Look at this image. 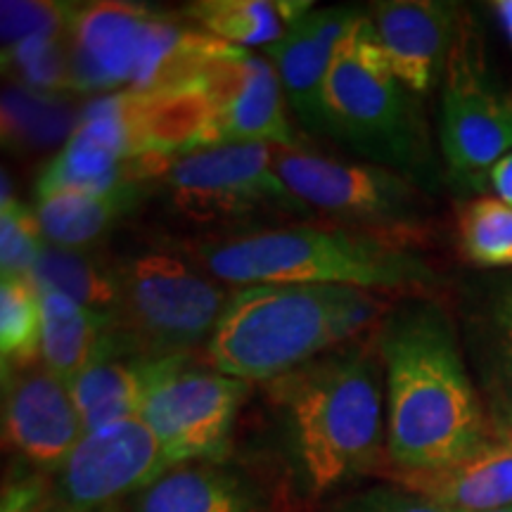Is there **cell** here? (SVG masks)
<instances>
[{
    "label": "cell",
    "mask_w": 512,
    "mask_h": 512,
    "mask_svg": "<svg viewBox=\"0 0 512 512\" xmlns=\"http://www.w3.org/2000/svg\"><path fill=\"white\" fill-rule=\"evenodd\" d=\"M387 373V453L427 470L491 444V422L467 370L456 320L432 299L394 304L375 335Z\"/></svg>",
    "instance_id": "6da1fadb"
},
{
    "label": "cell",
    "mask_w": 512,
    "mask_h": 512,
    "mask_svg": "<svg viewBox=\"0 0 512 512\" xmlns=\"http://www.w3.org/2000/svg\"><path fill=\"white\" fill-rule=\"evenodd\" d=\"M380 356V354H377ZM363 347H337L268 382L283 408L294 453L313 496L375 470L382 451L380 361Z\"/></svg>",
    "instance_id": "7a4b0ae2"
},
{
    "label": "cell",
    "mask_w": 512,
    "mask_h": 512,
    "mask_svg": "<svg viewBox=\"0 0 512 512\" xmlns=\"http://www.w3.org/2000/svg\"><path fill=\"white\" fill-rule=\"evenodd\" d=\"M197 259L219 283L349 285L373 292L415 290L432 271L406 245L332 226H287L204 242Z\"/></svg>",
    "instance_id": "3957f363"
},
{
    "label": "cell",
    "mask_w": 512,
    "mask_h": 512,
    "mask_svg": "<svg viewBox=\"0 0 512 512\" xmlns=\"http://www.w3.org/2000/svg\"><path fill=\"white\" fill-rule=\"evenodd\" d=\"M349 285L259 283L230 294L204 366L242 382H273L337 349L335 316Z\"/></svg>",
    "instance_id": "277c9868"
},
{
    "label": "cell",
    "mask_w": 512,
    "mask_h": 512,
    "mask_svg": "<svg viewBox=\"0 0 512 512\" xmlns=\"http://www.w3.org/2000/svg\"><path fill=\"white\" fill-rule=\"evenodd\" d=\"M413 95L389 67L370 17L361 15L325 83V133L373 164L415 176L427 143Z\"/></svg>",
    "instance_id": "5b68a950"
},
{
    "label": "cell",
    "mask_w": 512,
    "mask_h": 512,
    "mask_svg": "<svg viewBox=\"0 0 512 512\" xmlns=\"http://www.w3.org/2000/svg\"><path fill=\"white\" fill-rule=\"evenodd\" d=\"M114 268L119 297L112 316L121 354L169 361L207 347L230 299L216 280L162 252H143Z\"/></svg>",
    "instance_id": "8992f818"
},
{
    "label": "cell",
    "mask_w": 512,
    "mask_h": 512,
    "mask_svg": "<svg viewBox=\"0 0 512 512\" xmlns=\"http://www.w3.org/2000/svg\"><path fill=\"white\" fill-rule=\"evenodd\" d=\"M273 164L297 200L342 228L399 245L420 228V195L399 171L373 162H339L302 147H273Z\"/></svg>",
    "instance_id": "52a82bcc"
},
{
    "label": "cell",
    "mask_w": 512,
    "mask_h": 512,
    "mask_svg": "<svg viewBox=\"0 0 512 512\" xmlns=\"http://www.w3.org/2000/svg\"><path fill=\"white\" fill-rule=\"evenodd\" d=\"M157 181L174 209L197 223L309 211L275 171L271 145H223L164 157Z\"/></svg>",
    "instance_id": "ba28073f"
},
{
    "label": "cell",
    "mask_w": 512,
    "mask_h": 512,
    "mask_svg": "<svg viewBox=\"0 0 512 512\" xmlns=\"http://www.w3.org/2000/svg\"><path fill=\"white\" fill-rule=\"evenodd\" d=\"M441 150L458 176L494 169L512 152V88L491 72L475 24L463 17L441 83Z\"/></svg>",
    "instance_id": "9c48e42d"
},
{
    "label": "cell",
    "mask_w": 512,
    "mask_h": 512,
    "mask_svg": "<svg viewBox=\"0 0 512 512\" xmlns=\"http://www.w3.org/2000/svg\"><path fill=\"white\" fill-rule=\"evenodd\" d=\"M249 382L192 368L188 358L162 361L140 418L162 446L169 465L216 460L226 453Z\"/></svg>",
    "instance_id": "30bf717a"
},
{
    "label": "cell",
    "mask_w": 512,
    "mask_h": 512,
    "mask_svg": "<svg viewBox=\"0 0 512 512\" xmlns=\"http://www.w3.org/2000/svg\"><path fill=\"white\" fill-rule=\"evenodd\" d=\"M169 467L143 418L102 427L88 432L43 486V512H105L131 501Z\"/></svg>",
    "instance_id": "8fae6325"
},
{
    "label": "cell",
    "mask_w": 512,
    "mask_h": 512,
    "mask_svg": "<svg viewBox=\"0 0 512 512\" xmlns=\"http://www.w3.org/2000/svg\"><path fill=\"white\" fill-rule=\"evenodd\" d=\"M197 86L207 100V119L185 152L223 145L299 147L283 86L266 57L228 46Z\"/></svg>",
    "instance_id": "7c38bea8"
},
{
    "label": "cell",
    "mask_w": 512,
    "mask_h": 512,
    "mask_svg": "<svg viewBox=\"0 0 512 512\" xmlns=\"http://www.w3.org/2000/svg\"><path fill=\"white\" fill-rule=\"evenodd\" d=\"M204 119L207 100L195 83L174 91L100 95L81 107L74 133L131 162L155 155H183Z\"/></svg>",
    "instance_id": "4fadbf2b"
},
{
    "label": "cell",
    "mask_w": 512,
    "mask_h": 512,
    "mask_svg": "<svg viewBox=\"0 0 512 512\" xmlns=\"http://www.w3.org/2000/svg\"><path fill=\"white\" fill-rule=\"evenodd\" d=\"M83 437L69 382L43 363L3 373V441L12 453L38 470L57 472Z\"/></svg>",
    "instance_id": "5bb4252c"
},
{
    "label": "cell",
    "mask_w": 512,
    "mask_h": 512,
    "mask_svg": "<svg viewBox=\"0 0 512 512\" xmlns=\"http://www.w3.org/2000/svg\"><path fill=\"white\" fill-rule=\"evenodd\" d=\"M157 10L133 3L81 5L69 29L74 91H133Z\"/></svg>",
    "instance_id": "9a60e30c"
},
{
    "label": "cell",
    "mask_w": 512,
    "mask_h": 512,
    "mask_svg": "<svg viewBox=\"0 0 512 512\" xmlns=\"http://www.w3.org/2000/svg\"><path fill=\"white\" fill-rule=\"evenodd\" d=\"M465 361L498 437L512 432V271L486 275L463 294Z\"/></svg>",
    "instance_id": "2e32d148"
},
{
    "label": "cell",
    "mask_w": 512,
    "mask_h": 512,
    "mask_svg": "<svg viewBox=\"0 0 512 512\" xmlns=\"http://www.w3.org/2000/svg\"><path fill=\"white\" fill-rule=\"evenodd\" d=\"M382 53L403 86L415 95L444 79L465 12L439 0H389L368 12Z\"/></svg>",
    "instance_id": "e0dca14e"
},
{
    "label": "cell",
    "mask_w": 512,
    "mask_h": 512,
    "mask_svg": "<svg viewBox=\"0 0 512 512\" xmlns=\"http://www.w3.org/2000/svg\"><path fill=\"white\" fill-rule=\"evenodd\" d=\"M361 15L354 8H309L287 24L278 43L264 48L287 105L313 131H325V83L339 46Z\"/></svg>",
    "instance_id": "ac0fdd59"
},
{
    "label": "cell",
    "mask_w": 512,
    "mask_h": 512,
    "mask_svg": "<svg viewBox=\"0 0 512 512\" xmlns=\"http://www.w3.org/2000/svg\"><path fill=\"white\" fill-rule=\"evenodd\" d=\"M275 496L256 472L216 460L171 465L128 501V512H275Z\"/></svg>",
    "instance_id": "d6986e66"
},
{
    "label": "cell",
    "mask_w": 512,
    "mask_h": 512,
    "mask_svg": "<svg viewBox=\"0 0 512 512\" xmlns=\"http://www.w3.org/2000/svg\"><path fill=\"white\" fill-rule=\"evenodd\" d=\"M401 489L458 512H494L512 505V446L491 441L470 456L427 470L389 467Z\"/></svg>",
    "instance_id": "ffe728a7"
},
{
    "label": "cell",
    "mask_w": 512,
    "mask_h": 512,
    "mask_svg": "<svg viewBox=\"0 0 512 512\" xmlns=\"http://www.w3.org/2000/svg\"><path fill=\"white\" fill-rule=\"evenodd\" d=\"M114 354H121V347L112 313L86 309L62 294H43L41 363L50 373L72 382L93 363Z\"/></svg>",
    "instance_id": "44dd1931"
},
{
    "label": "cell",
    "mask_w": 512,
    "mask_h": 512,
    "mask_svg": "<svg viewBox=\"0 0 512 512\" xmlns=\"http://www.w3.org/2000/svg\"><path fill=\"white\" fill-rule=\"evenodd\" d=\"M159 366L162 361L114 354L76 375L69 382V389H72L86 434L140 418Z\"/></svg>",
    "instance_id": "7402d4cb"
},
{
    "label": "cell",
    "mask_w": 512,
    "mask_h": 512,
    "mask_svg": "<svg viewBox=\"0 0 512 512\" xmlns=\"http://www.w3.org/2000/svg\"><path fill=\"white\" fill-rule=\"evenodd\" d=\"M150 183L128 181L102 195L53 192L36 197V219L48 245L88 249L143 202Z\"/></svg>",
    "instance_id": "603a6c76"
},
{
    "label": "cell",
    "mask_w": 512,
    "mask_h": 512,
    "mask_svg": "<svg viewBox=\"0 0 512 512\" xmlns=\"http://www.w3.org/2000/svg\"><path fill=\"white\" fill-rule=\"evenodd\" d=\"M81 110L67 95L41 93L8 83L0 100V128L5 150L15 155H38L67 145L79 126Z\"/></svg>",
    "instance_id": "cb8c5ba5"
},
{
    "label": "cell",
    "mask_w": 512,
    "mask_h": 512,
    "mask_svg": "<svg viewBox=\"0 0 512 512\" xmlns=\"http://www.w3.org/2000/svg\"><path fill=\"white\" fill-rule=\"evenodd\" d=\"M29 278L41 294H62L86 309L112 313L117 306V268L105 266L86 249H64L46 242Z\"/></svg>",
    "instance_id": "d4e9b609"
},
{
    "label": "cell",
    "mask_w": 512,
    "mask_h": 512,
    "mask_svg": "<svg viewBox=\"0 0 512 512\" xmlns=\"http://www.w3.org/2000/svg\"><path fill=\"white\" fill-rule=\"evenodd\" d=\"M183 15L204 34L242 50L273 46L287 31L283 5L268 0H200Z\"/></svg>",
    "instance_id": "484cf974"
},
{
    "label": "cell",
    "mask_w": 512,
    "mask_h": 512,
    "mask_svg": "<svg viewBox=\"0 0 512 512\" xmlns=\"http://www.w3.org/2000/svg\"><path fill=\"white\" fill-rule=\"evenodd\" d=\"M43 294L31 278L0 283V356L3 373L34 366L41 358Z\"/></svg>",
    "instance_id": "4316f807"
},
{
    "label": "cell",
    "mask_w": 512,
    "mask_h": 512,
    "mask_svg": "<svg viewBox=\"0 0 512 512\" xmlns=\"http://www.w3.org/2000/svg\"><path fill=\"white\" fill-rule=\"evenodd\" d=\"M458 245L482 268H512V207L501 197H477L458 209Z\"/></svg>",
    "instance_id": "83f0119b"
},
{
    "label": "cell",
    "mask_w": 512,
    "mask_h": 512,
    "mask_svg": "<svg viewBox=\"0 0 512 512\" xmlns=\"http://www.w3.org/2000/svg\"><path fill=\"white\" fill-rule=\"evenodd\" d=\"M3 72L15 86L41 93L74 91L69 34L31 36L12 48H3Z\"/></svg>",
    "instance_id": "f1b7e54d"
},
{
    "label": "cell",
    "mask_w": 512,
    "mask_h": 512,
    "mask_svg": "<svg viewBox=\"0 0 512 512\" xmlns=\"http://www.w3.org/2000/svg\"><path fill=\"white\" fill-rule=\"evenodd\" d=\"M46 247L36 211L3 192L0 200V273L3 278H29Z\"/></svg>",
    "instance_id": "f546056e"
},
{
    "label": "cell",
    "mask_w": 512,
    "mask_h": 512,
    "mask_svg": "<svg viewBox=\"0 0 512 512\" xmlns=\"http://www.w3.org/2000/svg\"><path fill=\"white\" fill-rule=\"evenodd\" d=\"M81 5L53 0H3L0 5V38L12 48L31 36H64Z\"/></svg>",
    "instance_id": "4dcf8cb0"
},
{
    "label": "cell",
    "mask_w": 512,
    "mask_h": 512,
    "mask_svg": "<svg viewBox=\"0 0 512 512\" xmlns=\"http://www.w3.org/2000/svg\"><path fill=\"white\" fill-rule=\"evenodd\" d=\"M330 512H458L444 505L422 498L413 491L401 489V486H373V489L361 491L344 498Z\"/></svg>",
    "instance_id": "1f68e13d"
},
{
    "label": "cell",
    "mask_w": 512,
    "mask_h": 512,
    "mask_svg": "<svg viewBox=\"0 0 512 512\" xmlns=\"http://www.w3.org/2000/svg\"><path fill=\"white\" fill-rule=\"evenodd\" d=\"M0 512H43V486L34 482L8 484Z\"/></svg>",
    "instance_id": "d6a6232c"
},
{
    "label": "cell",
    "mask_w": 512,
    "mask_h": 512,
    "mask_svg": "<svg viewBox=\"0 0 512 512\" xmlns=\"http://www.w3.org/2000/svg\"><path fill=\"white\" fill-rule=\"evenodd\" d=\"M491 183H494V188L498 192V197L505 204H510L512 207V152L510 155H505L501 162H498L494 169H491Z\"/></svg>",
    "instance_id": "836d02e7"
},
{
    "label": "cell",
    "mask_w": 512,
    "mask_h": 512,
    "mask_svg": "<svg viewBox=\"0 0 512 512\" xmlns=\"http://www.w3.org/2000/svg\"><path fill=\"white\" fill-rule=\"evenodd\" d=\"M494 10L512 48V0H498V3H494Z\"/></svg>",
    "instance_id": "e575fe53"
},
{
    "label": "cell",
    "mask_w": 512,
    "mask_h": 512,
    "mask_svg": "<svg viewBox=\"0 0 512 512\" xmlns=\"http://www.w3.org/2000/svg\"><path fill=\"white\" fill-rule=\"evenodd\" d=\"M501 441H505V444H510V446H512V432H508V434H505V437H503Z\"/></svg>",
    "instance_id": "d590c367"
},
{
    "label": "cell",
    "mask_w": 512,
    "mask_h": 512,
    "mask_svg": "<svg viewBox=\"0 0 512 512\" xmlns=\"http://www.w3.org/2000/svg\"><path fill=\"white\" fill-rule=\"evenodd\" d=\"M494 512H512V505H508V508H501V510H494Z\"/></svg>",
    "instance_id": "8d00e7d4"
},
{
    "label": "cell",
    "mask_w": 512,
    "mask_h": 512,
    "mask_svg": "<svg viewBox=\"0 0 512 512\" xmlns=\"http://www.w3.org/2000/svg\"><path fill=\"white\" fill-rule=\"evenodd\" d=\"M105 512H112V510H105Z\"/></svg>",
    "instance_id": "74e56055"
}]
</instances>
